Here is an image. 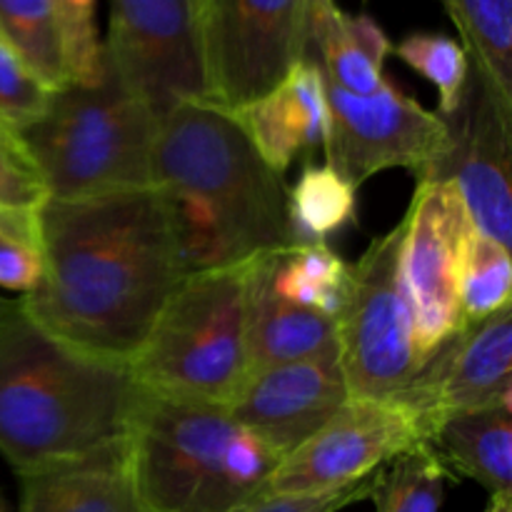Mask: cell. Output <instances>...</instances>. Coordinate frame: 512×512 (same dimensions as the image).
Wrapping results in <instances>:
<instances>
[{
    "mask_svg": "<svg viewBox=\"0 0 512 512\" xmlns=\"http://www.w3.org/2000/svg\"><path fill=\"white\" fill-rule=\"evenodd\" d=\"M0 512H3V505H0Z\"/></svg>",
    "mask_w": 512,
    "mask_h": 512,
    "instance_id": "cell-36",
    "label": "cell"
},
{
    "mask_svg": "<svg viewBox=\"0 0 512 512\" xmlns=\"http://www.w3.org/2000/svg\"><path fill=\"white\" fill-rule=\"evenodd\" d=\"M400 243L403 220L373 240L358 263L348 265L338 313V358L350 398H400L423 368L400 280Z\"/></svg>",
    "mask_w": 512,
    "mask_h": 512,
    "instance_id": "cell-7",
    "label": "cell"
},
{
    "mask_svg": "<svg viewBox=\"0 0 512 512\" xmlns=\"http://www.w3.org/2000/svg\"><path fill=\"white\" fill-rule=\"evenodd\" d=\"M290 235L295 243H325L355 218V188L330 165H308L288 190Z\"/></svg>",
    "mask_w": 512,
    "mask_h": 512,
    "instance_id": "cell-25",
    "label": "cell"
},
{
    "mask_svg": "<svg viewBox=\"0 0 512 512\" xmlns=\"http://www.w3.org/2000/svg\"><path fill=\"white\" fill-rule=\"evenodd\" d=\"M485 512H512V495H490Z\"/></svg>",
    "mask_w": 512,
    "mask_h": 512,
    "instance_id": "cell-35",
    "label": "cell"
},
{
    "mask_svg": "<svg viewBox=\"0 0 512 512\" xmlns=\"http://www.w3.org/2000/svg\"><path fill=\"white\" fill-rule=\"evenodd\" d=\"M260 158L283 175L300 155L323 148L328 133L325 83L313 60H300L268 95L233 113Z\"/></svg>",
    "mask_w": 512,
    "mask_h": 512,
    "instance_id": "cell-16",
    "label": "cell"
},
{
    "mask_svg": "<svg viewBox=\"0 0 512 512\" xmlns=\"http://www.w3.org/2000/svg\"><path fill=\"white\" fill-rule=\"evenodd\" d=\"M370 483L373 475L360 483L348 485L340 490H328V493L315 495H273L265 493L258 500L248 503L245 508L235 512H340L348 505L360 503L370 495Z\"/></svg>",
    "mask_w": 512,
    "mask_h": 512,
    "instance_id": "cell-31",
    "label": "cell"
},
{
    "mask_svg": "<svg viewBox=\"0 0 512 512\" xmlns=\"http://www.w3.org/2000/svg\"><path fill=\"white\" fill-rule=\"evenodd\" d=\"M310 0H200L208 103L238 113L308 55Z\"/></svg>",
    "mask_w": 512,
    "mask_h": 512,
    "instance_id": "cell-8",
    "label": "cell"
},
{
    "mask_svg": "<svg viewBox=\"0 0 512 512\" xmlns=\"http://www.w3.org/2000/svg\"><path fill=\"white\" fill-rule=\"evenodd\" d=\"M18 133L48 198L83 200L153 188L158 115L115 78L108 63L95 83L55 90L45 113Z\"/></svg>",
    "mask_w": 512,
    "mask_h": 512,
    "instance_id": "cell-5",
    "label": "cell"
},
{
    "mask_svg": "<svg viewBox=\"0 0 512 512\" xmlns=\"http://www.w3.org/2000/svg\"><path fill=\"white\" fill-rule=\"evenodd\" d=\"M328 133L325 158L355 190L388 168H408L428 178L448 145V125L438 113L385 80L375 93L355 95L325 80Z\"/></svg>",
    "mask_w": 512,
    "mask_h": 512,
    "instance_id": "cell-10",
    "label": "cell"
},
{
    "mask_svg": "<svg viewBox=\"0 0 512 512\" xmlns=\"http://www.w3.org/2000/svg\"><path fill=\"white\" fill-rule=\"evenodd\" d=\"M388 35L370 15L345 13L335 0H310L308 55L320 75L355 95H370L385 83Z\"/></svg>",
    "mask_w": 512,
    "mask_h": 512,
    "instance_id": "cell-19",
    "label": "cell"
},
{
    "mask_svg": "<svg viewBox=\"0 0 512 512\" xmlns=\"http://www.w3.org/2000/svg\"><path fill=\"white\" fill-rule=\"evenodd\" d=\"M418 443H425L423 430L403 403L348 398L313 438L280 460L265 493L315 495L348 488Z\"/></svg>",
    "mask_w": 512,
    "mask_h": 512,
    "instance_id": "cell-12",
    "label": "cell"
},
{
    "mask_svg": "<svg viewBox=\"0 0 512 512\" xmlns=\"http://www.w3.org/2000/svg\"><path fill=\"white\" fill-rule=\"evenodd\" d=\"M395 400L418 418L423 438L445 415L512 403V305L468 320Z\"/></svg>",
    "mask_w": 512,
    "mask_h": 512,
    "instance_id": "cell-14",
    "label": "cell"
},
{
    "mask_svg": "<svg viewBox=\"0 0 512 512\" xmlns=\"http://www.w3.org/2000/svg\"><path fill=\"white\" fill-rule=\"evenodd\" d=\"M448 475L430 445L418 443L375 470L368 498L378 512H440Z\"/></svg>",
    "mask_w": 512,
    "mask_h": 512,
    "instance_id": "cell-24",
    "label": "cell"
},
{
    "mask_svg": "<svg viewBox=\"0 0 512 512\" xmlns=\"http://www.w3.org/2000/svg\"><path fill=\"white\" fill-rule=\"evenodd\" d=\"M125 460L153 512H235L265 495L283 458L240 428L225 405L140 388Z\"/></svg>",
    "mask_w": 512,
    "mask_h": 512,
    "instance_id": "cell-4",
    "label": "cell"
},
{
    "mask_svg": "<svg viewBox=\"0 0 512 512\" xmlns=\"http://www.w3.org/2000/svg\"><path fill=\"white\" fill-rule=\"evenodd\" d=\"M458 293L465 323L508 308L512 293L510 248L470 228L460 253Z\"/></svg>",
    "mask_w": 512,
    "mask_h": 512,
    "instance_id": "cell-26",
    "label": "cell"
},
{
    "mask_svg": "<svg viewBox=\"0 0 512 512\" xmlns=\"http://www.w3.org/2000/svg\"><path fill=\"white\" fill-rule=\"evenodd\" d=\"M48 200L38 165L30 158L23 138L0 118V208L35 213Z\"/></svg>",
    "mask_w": 512,
    "mask_h": 512,
    "instance_id": "cell-28",
    "label": "cell"
},
{
    "mask_svg": "<svg viewBox=\"0 0 512 512\" xmlns=\"http://www.w3.org/2000/svg\"><path fill=\"white\" fill-rule=\"evenodd\" d=\"M43 275V255L33 240L0 230V288L30 293Z\"/></svg>",
    "mask_w": 512,
    "mask_h": 512,
    "instance_id": "cell-32",
    "label": "cell"
},
{
    "mask_svg": "<svg viewBox=\"0 0 512 512\" xmlns=\"http://www.w3.org/2000/svg\"><path fill=\"white\" fill-rule=\"evenodd\" d=\"M43 275L20 298L25 318L93 358L128 365L185 278L155 188L35 210Z\"/></svg>",
    "mask_w": 512,
    "mask_h": 512,
    "instance_id": "cell-1",
    "label": "cell"
},
{
    "mask_svg": "<svg viewBox=\"0 0 512 512\" xmlns=\"http://www.w3.org/2000/svg\"><path fill=\"white\" fill-rule=\"evenodd\" d=\"M153 188L183 275L293 245L283 175L260 158L238 118L208 100L175 105L158 120Z\"/></svg>",
    "mask_w": 512,
    "mask_h": 512,
    "instance_id": "cell-2",
    "label": "cell"
},
{
    "mask_svg": "<svg viewBox=\"0 0 512 512\" xmlns=\"http://www.w3.org/2000/svg\"><path fill=\"white\" fill-rule=\"evenodd\" d=\"M103 55L158 120L175 105L208 100L200 0H110Z\"/></svg>",
    "mask_w": 512,
    "mask_h": 512,
    "instance_id": "cell-9",
    "label": "cell"
},
{
    "mask_svg": "<svg viewBox=\"0 0 512 512\" xmlns=\"http://www.w3.org/2000/svg\"><path fill=\"white\" fill-rule=\"evenodd\" d=\"M248 265L185 275L128 363L143 390L225 405L248 378Z\"/></svg>",
    "mask_w": 512,
    "mask_h": 512,
    "instance_id": "cell-6",
    "label": "cell"
},
{
    "mask_svg": "<svg viewBox=\"0 0 512 512\" xmlns=\"http://www.w3.org/2000/svg\"><path fill=\"white\" fill-rule=\"evenodd\" d=\"M138 395L128 365L68 348L25 313L0 333V455L18 475L125 443Z\"/></svg>",
    "mask_w": 512,
    "mask_h": 512,
    "instance_id": "cell-3",
    "label": "cell"
},
{
    "mask_svg": "<svg viewBox=\"0 0 512 512\" xmlns=\"http://www.w3.org/2000/svg\"><path fill=\"white\" fill-rule=\"evenodd\" d=\"M430 445L448 473L512 495V403L445 415L430 428Z\"/></svg>",
    "mask_w": 512,
    "mask_h": 512,
    "instance_id": "cell-20",
    "label": "cell"
},
{
    "mask_svg": "<svg viewBox=\"0 0 512 512\" xmlns=\"http://www.w3.org/2000/svg\"><path fill=\"white\" fill-rule=\"evenodd\" d=\"M448 125L443 158L428 180H445L458 190L470 223L485 238L512 245V113L500 105L490 85L470 70L460 103L440 115Z\"/></svg>",
    "mask_w": 512,
    "mask_h": 512,
    "instance_id": "cell-13",
    "label": "cell"
},
{
    "mask_svg": "<svg viewBox=\"0 0 512 512\" xmlns=\"http://www.w3.org/2000/svg\"><path fill=\"white\" fill-rule=\"evenodd\" d=\"M470 228L473 223L453 185L445 180L418 183L403 218L400 280L413 318L415 350L423 365L465 325L458 273Z\"/></svg>",
    "mask_w": 512,
    "mask_h": 512,
    "instance_id": "cell-11",
    "label": "cell"
},
{
    "mask_svg": "<svg viewBox=\"0 0 512 512\" xmlns=\"http://www.w3.org/2000/svg\"><path fill=\"white\" fill-rule=\"evenodd\" d=\"M265 280L288 303L338 318L348 288V265L325 243H295L258 255Z\"/></svg>",
    "mask_w": 512,
    "mask_h": 512,
    "instance_id": "cell-21",
    "label": "cell"
},
{
    "mask_svg": "<svg viewBox=\"0 0 512 512\" xmlns=\"http://www.w3.org/2000/svg\"><path fill=\"white\" fill-rule=\"evenodd\" d=\"M68 50L70 83H95L105 70L103 43L95 30V0H53Z\"/></svg>",
    "mask_w": 512,
    "mask_h": 512,
    "instance_id": "cell-29",
    "label": "cell"
},
{
    "mask_svg": "<svg viewBox=\"0 0 512 512\" xmlns=\"http://www.w3.org/2000/svg\"><path fill=\"white\" fill-rule=\"evenodd\" d=\"M453 18L470 70L512 113V0H440Z\"/></svg>",
    "mask_w": 512,
    "mask_h": 512,
    "instance_id": "cell-22",
    "label": "cell"
},
{
    "mask_svg": "<svg viewBox=\"0 0 512 512\" xmlns=\"http://www.w3.org/2000/svg\"><path fill=\"white\" fill-rule=\"evenodd\" d=\"M393 50L405 65H410L415 73H420L438 88V115L453 113L470 75V63L463 45L440 33H413L400 40Z\"/></svg>",
    "mask_w": 512,
    "mask_h": 512,
    "instance_id": "cell-27",
    "label": "cell"
},
{
    "mask_svg": "<svg viewBox=\"0 0 512 512\" xmlns=\"http://www.w3.org/2000/svg\"><path fill=\"white\" fill-rule=\"evenodd\" d=\"M245 348L248 373L295 360L338 358V318L300 308L273 293L255 258L245 285Z\"/></svg>",
    "mask_w": 512,
    "mask_h": 512,
    "instance_id": "cell-18",
    "label": "cell"
},
{
    "mask_svg": "<svg viewBox=\"0 0 512 512\" xmlns=\"http://www.w3.org/2000/svg\"><path fill=\"white\" fill-rule=\"evenodd\" d=\"M0 35L50 93L70 85L65 35L53 0H0Z\"/></svg>",
    "mask_w": 512,
    "mask_h": 512,
    "instance_id": "cell-23",
    "label": "cell"
},
{
    "mask_svg": "<svg viewBox=\"0 0 512 512\" xmlns=\"http://www.w3.org/2000/svg\"><path fill=\"white\" fill-rule=\"evenodd\" d=\"M50 95L0 35V118L15 130L28 128L45 113Z\"/></svg>",
    "mask_w": 512,
    "mask_h": 512,
    "instance_id": "cell-30",
    "label": "cell"
},
{
    "mask_svg": "<svg viewBox=\"0 0 512 512\" xmlns=\"http://www.w3.org/2000/svg\"><path fill=\"white\" fill-rule=\"evenodd\" d=\"M350 398L340 358L295 360L250 370L228 403L240 428L285 458L313 438Z\"/></svg>",
    "mask_w": 512,
    "mask_h": 512,
    "instance_id": "cell-15",
    "label": "cell"
},
{
    "mask_svg": "<svg viewBox=\"0 0 512 512\" xmlns=\"http://www.w3.org/2000/svg\"><path fill=\"white\" fill-rule=\"evenodd\" d=\"M0 230L15 233L25 240H33V243L38 245V223H35V213H20V210L0 208Z\"/></svg>",
    "mask_w": 512,
    "mask_h": 512,
    "instance_id": "cell-33",
    "label": "cell"
},
{
    "mask_svg": "<svg viewBox=\"0 0 512 512\" xmlns=\"http://www.w3.org/2000/svg\"><path fill=\"white\" fill-rule=\"evenodd\" d=\"M20 512H153L130 478L125 443L20 475Z\"/></svg>",
    "mask_w": 512,
    "mask_h": 512,
    "instance_id": "cell-17",
    "label": "cell"
},
{
    "mask_svg": "<svg viewBox=\"0 0 512 512\" xmlns=\"http://www.w3.org/2000/svg\"><path fill=\"white\" fill-rule=\"evenodd\" d=\"M20 315H23V303H20V298H5V295H0V333H3L13 320H18Z\"/></svg>",
    "mask_w": 512,
    "mask_h": 512,
    "instance_id": "cell-34",
    "label": "cell"
}]
</instances>
